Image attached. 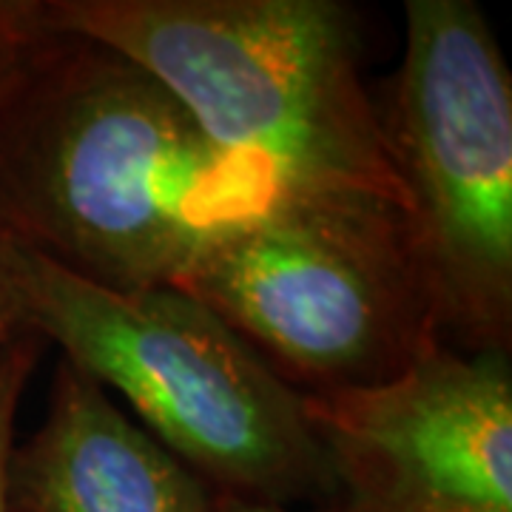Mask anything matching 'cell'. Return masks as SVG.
<instances>
[{
	"label": "cell",
	"mask_w": 512,
	"mask_h": 512,
	"mask_svg": "<svg viewBox=\"0 0 512 512\" xmlns=\"http://www.w3.org/2000/svg\"><path fill=\"white\" fill-rule=\"evenodd\" d=\"M276 191L94 37L52 26L0 89V228L97 288L174 285L208 239Z\"/></svg>",
	"instance_id": "1"
},
{
	"label": "cell",
	"mask_w": 512,
	"mask_h": 512,
	"mask_svg": "<svg viewBox=\"0 0 512 512\" xmlns=\"http://www.w3.org/2000/svg\"><path fill=\"white\" fill-rule=\"evenodd\" d=\"M55 29L123 52L228 154L282 191L367 194L404 211L342 0H46Z\"/></svg>",
	"instance_id": "2"
},
{
	"label": "cell",
	"mask_w": 512,
	"mask_h": 512,
	"mask_svg": "<svg viewBox=\"0 0 512 512\" xmlns=\"http://www.w3.org/2000/svg\"><path fill=\"white\" fill-rule=\"evenodd\" d=\"M23 293L37 336L120 393L214 493L328 510L333 481L302 393L200 299L177 285L106 291L26 251Z\"/></svg>",
	"instance_id": "3"
},
{
	"label": "cell",
	"mask_w": 512,
	"mask_h": 512,
	"mask_svg": "<svg viewBox=\"0 0 512 512\" xmlns=\"http://www.w3.org/2000/svg\"><path fill=\"white\" fill-rule=\"evenodd\" d=\"M174 285L302 396L387 382L444 345L404 211L367 194L279 188Z\"/></svg>",
	"instance_id": "4"
},
{
	"label": "cell",
	"mask_w": 512,
	"mask_h": 512,
	"mask_svg": "<svg viewBox=\"0 0 512 512\" xmlns=\"http://www.w3.org/2000/svg\"><path fill=\"white\" fill-rule=\"evenodd\" d=\"M441 342L512 353V74L473 0H407L373 94Z\"/></svg>",
	"instance_id": "5"
},
{
	"label": "cell",
	"mask_w": 512,
	"mask_h": 512,
	"mask_svg": "<svg viewBox=\"0 0 512 512\" xmlns=\"http://www.w3.org/2000/svg\"><path fill=\"white\" fill-rule=\"evenodd\" d=\"M325 512H512V356L439 345L387 382L302 396Z\"/></svg>",
	"instance_id": "6"
},
{
	"label": "cell",
	"mask_w": 512,
	"mask_h": 512,
	"mask_svg": "<svg viewBox=\"0 0 512 512\" xmlns=\"http://www.w3.org/2000/svg\"><path fill=\"white\" fill-rule=\"evenodd\" d=\"M6 512H217V493L60 359L35 433L3 467Z\"/></svg>",
	"instance_id": "7"
},
{
	"label": "cell",
	"mask_w": 512,
	"mask_h": 512,
	"mask_svg": "<svg viewBox=\"0 0 512 512\" xmlns=\"http://www.w3.org/2000/svg\"><path fill=\"white\" fill-rule=\"evenodd\" d=\"M43 350H46V342L37 333H26V336L0 345V512H6L3 507V467H6V456L15 444L20 402H23L26 384L32 379Z\"/></svg>",
	"instance_id": "8"
},
{
	"label": "cell",
	"mask_w": 512,
	"mask_h": 512,
	"mask_svg": "<svg viewBox=\"0 0 512 512\" xmlns=\"http://www.w3.org/2000/svg\"><path fill=\"white\" fill-rule=\"evenodd\" d=\"M49 29L46 0H0V89Z\"/></svg>",
	"instance_id": "9"
},
{
	"label": "cell",
	"mask_w": 512,
	"mask_h": 512,
	"mask_svg": "<svg viewBox=\"0 0 512 512\" xmlns=\"http://www.w3.org/2000/svg\"><path fill=\"white\" fill-rule=\"evenodd\" d=\"M35 333L23 293V251L0 228V345Z\"/></svg>",
	"instance_id": "10"
},
{
	"label": "cell",
	"mask_w": 512,
	"mask_h": 512,
	"mask_svg": "<svg viewBox=\"0 0 512 512\" xmlns=\"http://www.w3.org/2000/svg\"><path fill=\"white\" fill-rule=\"evenodd\" d=\"M217 512H293L282 507H265V504H251V501H237L228 495H217Z\"/></svg>",
	"instance_id": "11"
}]
</instances>
